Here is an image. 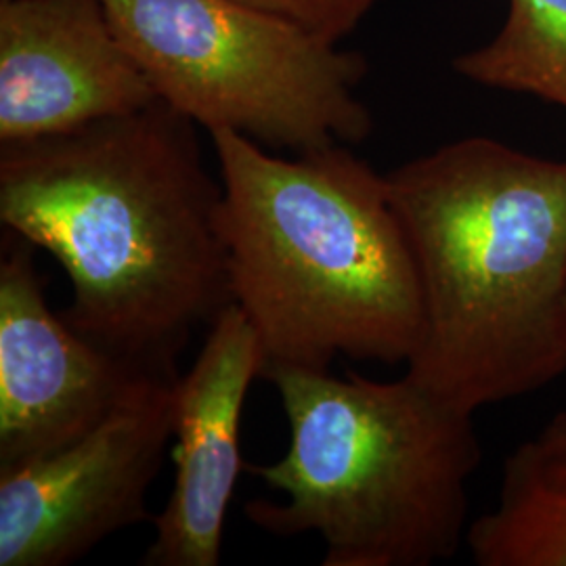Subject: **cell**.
Wrapping results in <instances>:
<instances>
[{"label": "cell", "mask_w": 566, "mask_h": 566, "mask_svg": "<svg viewBox=\"0 0 566 566\" xmlns=\"http://www.w3.org/2000/svg\"><path fill=\"white\" fill-rule=\"evenodd\" d=\"M36 245L7 231L0 252V470L72 446L147 376L81 336L46 301Z\"/></svg>", "instance_id": "cell-7"}, {"label": "cell", "mask_w": 566, "mask_h": 566, "mask_svg": "<svg viewBox=\"0 0 566 566\" xmlns=\"http://www.w3.org/2000/svg\"><path fill=\"white\" fill-rule=\"evenodd\" d=\"M208 135L231 296L259 336L263 374L332 369L338 357L407 364L422 292L386 175L344 143L285 158L235 130Z\"/></svg>", "instance_id": "cell-3"}, {"label": "cell", "mask_w": 566, "mask_h": 566, "mask_svg": "<svg viewBox=\"0 0 566 566\" xmlns=\"http://www.w3.org/2000/svg\"><path fill=\"white\" fill-rule=\"evenodd\" d=\"M422 292L405 376L476 413L566 374V163L465 137L386 172Z\"/></svg>", "instance_id": "cell-2"}, {"label": "cell", "mask_w": 566, "mask_h": 566, "mask_svg": "<svg viewBox=\"0 0 566 566\" xmlns=\"http://www.w3.org/2000/svg\"><path fill=\"white\" fill-rule=\"evenodd\" d=\"M283 20L296 21L325 39L340 42L353 34L380 0H235Z\"/></svg>", "instance_id": "cell-12"}, {"label": "cell", "mask_w": 566, "mask_h": 566, "mask_svg": "<svg viewBox=\"0 0 566 566\" xmlns=\"http://www.w3.org/2000/svg\"><path fill=\"white\" fill-rule=\"evenodd\" d=\"M263 376V350L238 304L210 324L196 364L175 392V485L154 518L143 566H217L235 483L240 428L250 385Z\"/></svg>", "instance_id": "cell-9"}, {"label": "cell", "mask_w": 566, "mask_h": 566, "mask_svg": "<svg viewBox=\"0 0 566 566\" xmlns=\"http://www.w3.org/2000/svg\"><path fill=\"white\" fill-rule=\"evenodd\" d=\"M156 102L103 0H0V145Z\"/></svg>", "instance_id": "cell-8"}, {"label": "cell", "mask_w": 566, "mask_h": 566, "mask_svg": "<svg viewBox=\"0 0 566 566\" xmlns=\"http://www.w3.org/2000/svg\"><path fill=\"white\" fill-rule=\"evenodd\" d=\"M465 81L566 109V0H510L495 39L453 60Z\"/></svg>", "instance_id": "cell-11"}, {"label": "cell", "mask_w": 566, "mask_h": 566, "mask_svg": "<svg viewBox=\"0 0 566 566\" xmlns=\"http://www.w3.org/2000/svg\"><path fill=\"white\" fill-rule=\"evenodd\" d=\"M179 380L149 378L72 446L0 470V566H67L154 521L147 493L175 432Z\"/></svg>", "instance_id": "cell-6"}, {"label": "cell", "mask_w": 566, "mask_h": 566, "mask_svg": "<svg viewBox=\"0 0 566 566\" xmlns=\"http://www.w3.org/2000/svg\"><path fill=\"white\" fill-rule=\"evenodd\" d=\"M465 546L479 566H566V409L507 455L497 506Z\"/></svg>", "instance_id": "cell-10"}, {"label": "cell", "mask_w": 566, "mask_h": 566, "mask_svg": "<svg viewBox=\"0 0 566 566\" xmlns=\"http://www.w3.org/2000/svg\"><path fill=\"white\" fill-rule=\"evenodd\" d=\"M221 200L198 124L164 102L0 145V223L63 266L65 324L147 376L179 380L233 304Z\"/></svg>", "instance_id": "cell-1"}, {"label": "cell", "mask_w": 566, "mask_h": 566, "mask_svg": "<svg viewBox=\"0 0 566 566\" xmlns=\"http://www.w3.org/2000/svg\"><path fill=\"white\" fill-rule=\"evenodd\" d=\"M160 102L271 151L359 145L374 118L361 53L235 0H103Z\"/></svg>", "instance_id": "cell-5"}, {"label": "cell", "mask_w": 566, "mask_h": 566, "mask_svg": "<svg viewBox=\"0 0 566 566\" xmlns=\"http://www.w3.org/2000/svg\"><path fill=\"white\" fill-rule=\"evenodd\" d=\"M290 426L280 462L248 472L285 495L250 500L243 512L277 537L317 533L324 566H430L465 542L468 483L483 462L472 413L407 376L273 367Z\"/></svg>", "instance_id": "cell-4"}]
</instances>
